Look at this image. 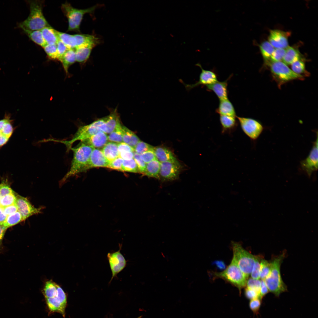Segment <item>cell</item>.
I'll list each match as a JSON object with an SVG mask.
<instances>
[{"mask_svg":"<svg viewBox=\"0 0 318 318\" xmlns=\"http://www.w3.org/2000/svg\"><path fill=\"white\" fill-rule=\"evenodd\" d=\"M42 293L50 312L59 313L64 317L67 297L62 289L52 280H49L45 283Z\"/></svg>","mask_w":318,"mask_h":318,"instance_id":"1","label":"cell"},{"mask_svg":"<svg viewBox=\"0 0 318 318\" xmlns=\"http://www.w3.org/2000/svg\"><path fill=\"white\" fill-rule=\"evenodd\" d=\"M93 148L92 146L82 142L76 147L71 148L73 155L70 167L60 181L61 183H64L71 176L90 169V159Z\"/></svg>","mask_w":318,"mask_h":318,"instance_id":"2","label":"cell"},{"mask_svg":"<svg viewBox=\"0 0 318 318\" xmlns=\"http://www.w3.org/2000/svg\"><path fill=\"white\" fill-rule=\"evenodd\" d=\"M30 13L28 17L18 24V27L24 31L41 30L50 26L42 11L43 2L39 0L28 1Z\"/></svg>","mask_w":318,"mask_h":318,"instance_id":"3","label":"cell"},{"mask_svg":"<svg viewBox=\"0 0 318 318\" xmlns=\"http://www.w3.org/2000/svg\"><path fill=\"white\" fill-rule=\"evenodd\" d=\"M283 257L282 254L270 263V272L263 280L269 291L277 297L287 290V287L282 280L280 273V266Z\"/></svg>","mask_w":318,"mask_h":318,"instance_id":"4","label":"cell"},{"mask_svg":"<svg viewBox=\"0 0 318 318\" xmlns=\"http://www.w3.org/2000/svg\"><path fill=\"white\" fill-rule=\"evenodd\" d=\"M234 259L241 270L248 278L252 271L256 256L244 249L239 243H232Z\"/></svg>","mask_w":318,"mask_h":318,"instance_id":"5","label":"cell"},{"mask_svg":"<svg viewBox=\"0 0 318 318\" xmlns=\"http://www.w3.org/2000/svg\"><path fill=\"white\" fill-rule=\"evenodd\" d=\"M103 117L98 119L91 124L79 127L72 139L69 140H60L49 139V141L59 142L65 145L68 150H70L73 144L77 140L82 142L96 133L102 131L100 128L103 122Z\"/></svg>","mask_w":318,"mask_h":318,"instance_id":"6","label":"cell"},{"mask_svg":"<svg viewBox=\"0 0 318 318\" xmlns=\"http://www.w3.org/2000/svg\"><path fill=\"white\" fill-rule=\"evenodd\" d=\"M97 6L85 9H78L72 7L66 2L62 4L61 9L67 19L68 27L67 31L79 32L80 26L84 15L93 11Z\"/></svg>","mask_w":318,"mask_h":318,"instance_id":"7","label":"cell"},{"mask_svg":"<svg viewBox=\"0 0 318 318\" xmlns=\"http://www.w3.org/2000/svg\"><path fill=\"white\" fill-rule=\"evenodd\" d=\"M215 275L231 283L239 289L246 286L248 278L233 259L226 269L221 272L215 273Z\"/></svg>","mask_w":318,"mask_h":318,"instance_id":"8","label":"cell"},{"mask_svg":"<svg viewBox=\"0 0 318 318\" xmlns=\"http://www.w3.org/2000/svg\"><path fill=\"white\" fill-rule=\"evenodd\" d=\"M274 77L280 84L294 80L302 79L303 76L297 74L281 61L273 62L269 64Z\"/></svg>","mask_w":318,"mask_h":318,"instance_id":"9","label":"cell"},{"mask_svg":"<svg viewBox=\"0 0 318 318\" xmlns=\"http://www.w3.org/2000/svg\"><path fill=\"white\" fill-rule=\"evenodd\" d=\"M236 119L243 132L253 141L256 140L264 130L262 124L256 120L237 116Z\"/></svg>","mask_w":318,"mask_h":318,"instance_id":"10","label":"cell"},{"mask_svg":"<svg viewBox=\"0 0 318 318\" xmlns=\"http://www.w3.org/2000/svg\"><path fill=\"white\" fill-rule=\"evenodd\" d=\"M181 166L177 160L160 163L159 179L164 181L177 179L181 170Z\"/></svg>","mask_w":318,"mask_h":318,"instance_id":"11","label":"cell"},{"mask_svg":"<svg viewBox=\"0 0 318 318\" xmlns=\"http://www.w3.org/2000/svg\"><path fill=\"white\" fill-rule=\"evenodd\" d=\"M122 244L119 245L118 251L108 253L107 257L112 272V277L109 282L110 283L115 278L117 277V274L121 271L126 266L127 261L120 252Z\"/></svg>","mask_w":318,"mask_h":318,"instance_id":"12","label":"cell"},{"mask_svg":"<svg viewBox=\"0 0 318 318\" xmlns=\"http://www.w3.org/2000/svg\"><path fill=\"white\" fill-rule=\"evenodd\" d=\"M318 133L317 132L316 139L313 143L311 150L308 156L300 163L302 170L310 177L313 172L318 169Z\"/></svg>","mask_w":318,"mask_h":318,"instance_id":"13","label":"cell"},{"mask_svg":"<svg viewBox=\"0 0 318 318\" xmlns=\"http://www.w3.org/2000/svg\"><path fill=\"white\" fill-rule=\"evenodd\" d=\"M196 65L199 67L201 70L198 82L193 84H189L185 83L182 80H180L188 91L199 85L206 86L212 84L218 81L217 74L214 71L204 69L199 63H197Z\"/></svg>","mask_w":318,"mask_h":318,"instance_id":"14","label":"cell"},{"mask_svg":"<svg viewBox=\"0 0 318 318\" xmlns=\"http://www.w3.org/2000/svg\"><path fill=\"white\" fill-rule=\"evenodd\" d=\"M15 203L18 211L22 216L23 221L33 215L42 212V208L34 207L26 198L20 195L16 196Z\"/></svg>","mask_w":318,"mask_h":318,"instance_id":"15","label":"cell"},{"mask_svg":"<svg viewBox=\"0 0 318 318\" xmlns=\"http://www.w3.org/2000/svg\"><path fill=\"white\" fill-rule=\"evenodd\" d=\"M289 32L277 29L270 31L268 37L269 42L276 49H286L288 46V38Z\"/></svg>","mask_w":318,"mask_h":318,"instance_id":"16","label":"cell"},{"mask_svg":"<svg viewBox=\"0 0 318 318\" xmlns=\"http://www.w3.org/2000/svg\"><path fill=\"white\" fill-rule=\"evenodd\" d=\"M12 121L9 113H5L0 120V147L5 144L12 135L14 130Z\"/></svg>","mask_w":318,"mask_h":318,"instance_id":"17","label":"cell"},{"mask_svg":"<svg viewBox=\"0 0 318 318\" xmlns=\"http://www.w3.org/2000/svg\"><path fill=\"white\" fill-rule=\"evenodd\" d=\"M232 75H230L227 79L223 81H219L206 86V90L213 92L219 100L228 98V82Z\"/></svg>","mask_w":318,"mask_h":318,"instance_id":"18","label":"cell"},{"mask_svg":"<svg viewBox=\"0 0 318 318\" xmlns=\"http://www.w3.org/2000/svg\"><path fill=\"white\" fill-rule=\"evenodd\" d=\"M103 122L101 125V130L106 134H110L120 122L119 116L116 110H113L108 116L103 117Z\"/></svg>","mask_w":318,"mask_h":318,"instance_id":"19","label":"cell"},{"mask_svg":"<svg viewBox=\"0 0 318 318\" xmlns=\"http://www.w3.org/2000/svg\"><path fill=\"white\" fill-rule=\"evenodd\" d=\"M110 162L104 155L102 150L99 149L94 148L91 153L89 161V167H107Z\"/></svg>","mask_w":318,"mask_h":318,"instance_id":"20","label":"cell"},{"mask_svg":"<svg viewBox=\"0 0 318 318\" xmlns=\"http://www.w3.org/2000/svg\"><path fill=\"white\" fill-rule=\"evenodd\" d=\"M220 122L222 134H230L236 129L238 125L236 117L220 115Z\"/></svg>","mask_w":318,"mask_h":318,"instance_id":"21","label":"cell"},{"mask_svg":"<svg viewBox=\"0 0 318 318\" xmlns=\"http://www.w3.org/2000/svg\"><path fill=\"white\" fill-rule=\"evenodd\" d=\"M108 136L105 132H99L92 135L88 139L82 142L94 148H97L103 147L108 142Z\"/></svg>","mask_w":318,"mask_h":318,"instance_id":"22","label":"cell"},{"mask_svg":"<svg viewBox=\"0 0 318 318\" xmlns=\"http://www.w3.org/2000/svg\"><path fill=\"white\" fill-rule=\"evenodd\" d=\"M216 111L220 115L237 116L235 108L228 98L219 100V105Z\"/></svg>","mask_w":318,"mask_h":318,"instance_id":"23","label":"cell"},{"mask_svg":"<svg viewBox=\"0 0 318 318\" xmlns=\"http://www.w3.org/2000/svg\"><path fill=\"white\" fill-rule=\"evenodd\" d=\"M154 151L156 159L160 163L177 160L172 152L165 147H154Z\"/></svg>","mask_w":318,"mask_h":318,"instance_id":"24","label":"cell"},{"mask_svg":"<svg viewBox=\"0 0 318 318\" xmlns=\"http://www.w3.org/2000/svg\"><path fill=\"white\" fill-rule=\"evenodd\" d=\"M77 44L76 47L88 45L96 46L99 42V39L92 35L77 34H74Z\"/></svg>","mask_w":318,"mask_h":318,"instance_id":"25","label":"cell"},{"mask_svg":"<svg viewBox=\"0 0 318 318\" xmlns=\"http://www.w3.org/2000/svg\"><path fill=\"white\" fill-rule=\"evenodd\" d=\"M105 158L110 163L118 157L117 143L112 142H107L102 150Z\"/></svg>","mask_w":318,"mask_h":318,"instance_id":"26","label":"cell"},{"mask_svg":"<svg viewBox=\"0 0 318 318\" xmlns=\"http://www.w3.org/2000/svg\"><path fill=\"white\" fill-rule=\"evenodd\" d=\"M122 140L134 150V148L140 141L136 135L125 126L122 125Z\"/></svg>","mask_w":318,"mask_h":318,"instance_id":"27","label":"cell"},{"mask_svg":"<svg viewBox=\"0 0 318 318\" xmlns=\"http://www.w3.org/2000/svg\"><path fill=\"white\" fill-rule=\"evenodd\" d=\"M301 59V54L298 50L294 47L288 46L285 49V54L282 60L287 65L291 64Z\"/></svg>","mask_w":318,"mask_h":318,"instance_id":"28","label":"cell"},{"mask_svg":"<svg viewBox=\"0 0 318 318\" xmlns=\"http://www.w3.org/2000/svg\"><path fill=\"white\" fill-rule=\"evenodd\" d=\"M41 31L47 44H56L59 40L57 31L51 26L45 27Z\"/></svg>","mask_w":318,"mask_h":318,"instance_id":"29","label":"cell"},{"mask_svg":"<svg viewBox=\"0 0 318 318\" xmlns=\"http://www.w3.org/2000/svg\"><path fill=\"white\" fill-rule=\"evenodd\" d=\"M160 163L156 159L146 164V167L144 174L148 177L159 179V172Z\"/></svg>","mask_w":318,"mask_h":318,"instance_id":"30","label":"cell"},{"mask_svg":"<svg viewBox=\"0 0 318 318\" xmlns=\"http://www.w3.org/2000/svg\"><path fill=\"white\" fill-rule=\"evenodd\" d=\"M94 47L93 45H88L76 48L75 49L76 61L80 63L86 62Z\"/></svg>","mask_w":318,"mask_h":318,"instance_id":"31","label":"cell"},{"mask_svg":"<svg viewBox=\"0 0 318 318\" xmlns=\"http://www.w3.org/2000/svg\"><path fill=\"white\" fill-rule=\"evenodd\" d=\"M66 73L69 67L76 61L75 49H69L59 60Z\"/></svg>","mask_w":318,"mask_h":318,"instance_id":"32","label":"cell"},{"mask_svg":"<svg viewBox=\"0 0 318 318\" xmlns=\"http://www.w3.org/2000/svg\"><path fill=\"white\" fill-rule=\"evenodd\" d=\"M59 40L62 42L69 49H74L77 44L74 35H71L58 31H57Z\"/></svg>","mask_w":318,"mask_h":318,"instance_id":"33","label":"cell"},{"mask_svg":"<svg viewBox=\"0 0 318 318\" xmlns=\"http://www.w3.org/2000/svg\"><path fill=\"white\" fill-rule=\"evenodd\" d=\"M259 48L262 56L266 63L268 64L275 48L267 41L262 42L259 45Z\"/></svg>","mask_w":318,"mask_h":318,"instance_id":"34","label":"cell"},{"mask_svg":"<svg viewBox=\"0 0 318 318\" xmlns=\"http://www.w3.org/2000/svg\"><path fill=\"white\" fill-rule=\"evenodd\" d=\"M24 31L33 42L38 45L43 47L47 44L41 30Z\"/></svg>","mask_w":318,"mask_h":318,"instance_id":"35","label":"cell"},{"mask_svg":"<svg viewBox=\"0 0 318 318\" xmlns=\"http://www.w3.org/2000/svg\"><path fill=\"white\" fill-rule=\"evenodd\" d=\"M122 126V125L120 122L114 130L109 134L108 136V141L117 143L123 142Z\"/></svg>","mask_w":318,"mask_h":318,"instance_id":"36","label":"cell"},{"mask_svg":"<svg viewBox=\"0 0 318 318\" xmlns=\"http://www.w3.org/2000/svg\"><path fill=\"white\" fill-rule=\"evenodd\" d=\"M23 221L20 213L17 211L14 213L7 216L3 225L7 229Z\"/></svg>","mask_w":318,"mask_h":318,"instance_id":"37","label":"cell"},{"mask_svg":"<svg viewBox=\"0 0 318 318\" xmlns=\"http://www.w3.org/2000/svg\"><path fill=\"white\" fill-rule=\"evenodd\" d=\"M122 168V171L135 173L140 172L138 165L133 158L128 160H123Z\"/></svg>","mask_w":318,"mask_h":318,"instance_id":"38","label":"cell"},{"mask_svg":"<svg viewBox=\"0 0 318 318\" xmlns=\"http://www.w3.org/2000/svg\"><path fill=\"white\" fill-rule=\"evenodd\" d=\"M291 66V69L297 74L302 76V74H308L305 69L304 62L302 59L294 62Z\"/></svg>","mask_w":318,"mask_h":318,"instance_id":"39","label":"cell"},{"mask_svg":"<svg viewBox=\"0 0 318 318\" xmlns=\"http://www.w3.org/2000/svg\"><path fill=\"white\" fill-rule=\"evenodd\" d=\"M43 48L49 59L58 60V57L56 44H47Z\"/></svg>","mask_w":318,"mask_h":318,"instance_id":"40","label":"cell"},{"mask_svg":"<svg viewBox=\"0 0 318 318\" xmlns=\"http://www.w3.org/2000/svg\"><path fill=\"white\" fill-rule=\"evenodd\" d=\"M16 195L14 192L9 193L0 198L1 206L4 207L15 203Z\"/></svg>","mask_w":318,"mask_h":318,"instance_id":"41","label":"cell"},{"mask_svg":"<svg viewBox=\"0 0 318 318\" xmlns=\"http://www.w3.org/2000/svg\"><path fill=\"white\" fill-rule=\"evenodd\" d=\"M270 269V263L265 259H261L260 262V278L264 280L269 275Z\"/></svg>","mask_w":318,"mask_h":318,"instance_id":"42","label":"cell"},{"mask_svg":"<svg viewBox=\"0 0 318 318\" xmlns=\"http://www.w3.org/2000/svg\"><path fill=\"white\" fill-rule=\"evenodd\" d=\"M154 147L142 141H140L134 148L135 152L140 155L145 152L154 150Z\"/></svg>","mask_w":318,"mask_h":318,"instance_id":"43","label":"cell"},{"mask_svg":"<svg viewBox=\"0 0 318 318\" xmlns=\"http://www.w3.org/2000/svg\"><path fill=\"white\" fill-rule=\"evenodd\" d=\"M285 49L275 48L267 64L273 62L282 60L285 54Z\"/></svg>","mask_w":318,"mask_h":318,"instance_id":"44","label":"cell"},{"mask_svg":"<svg viewBox=\"0 0 318 318\" xmlns=\"http://www.w3.org/2000/svg\"><path fill=\"white\" fill-rule=\"evenodd\" d=\"M260 260L259 256H256L255 262L250 274L252 279H260Z\"/></svg>","mask_w":318,"mask_h":318,"instance_id":"45","label":"cell"},{"mask_svg":"<svg viewBox=\"0 0 318 318\" xmlns=\"http://www.w3.org/2000/svg\"><path fill=\"white\" fill-rule=\"evenodd\" d=\"M261 285V280L253 279L251 278L247 279L246 284L247 287L255 290L259 293Z\"/></svg>","mask_w":318,"mask_h":318,"instance_id":"46","label":"cell"},{"mask_svg":"<svg viewBox=\"0 0 318 318\" xmlns=\"http://www.w3.org/2000/svg\"><path fill=\"white\" fill-rule=\"evenodd\" d=\"M140 158L145 163H147L156 159L154 150H150L140 155Z\"/></svg>","mask_w":318,"mask_h":318,"instance_id":"47","label":"cell"},{"mask_svg":"<svg viewBox=\"0 0 318 318\" xmlns=\"http://www.w3.org/2000/svg\"><path fill=\"white\" fill-rule=\"evenodd\" d=\"M123 160L120 157H118L110 162L108 168L122 171V165Z\"/></svg>","mask_w":318,"mask_h":318,"instance_id":"48","label":"cell"},{"mask_svg":"<svg viewBox=\"0 0 318 318\" xmlns=\"http://www.w3.org/2000/svg\"><path fill=\"white\" fill-rule=\"evenodd\" d=\"M133 159L138 165L140 172L143 174L146 169V163L140 158V155L135 152L134 153Z\"/></svg>","mask_w":318,"mask_h":318,"instance_id":"49","label":"cell"},{"mask_svg":"<svg viewBox=\"0 0 318 318\" xmlns=\"http://www.w3.org/2000/svg\"><path fill=\"white\" fill-rule=\"evenodd\" d=\"M261 305V299L259 298L251 300L249 303L250 309L254 313L258 312Z\"/></svg>","mask_w":318,"mask_h":318,"instance_id":"50","label":"cell"},{"mask_svg":"<svg viewBox=\"0 0 318 318\" xmlns=\"http://www.w3.org/2000/svg\"><path fill=\"white\" fill-rule=\"evenodd\" d=\"M58 54V60L62 57L69 49L61 41L59 40L56 44Z\"/></svg>","mask_w":318,"mask_h":318,"instance_id":"51","label":"cell"},{"mask_svg":"<svg viewBox=\"0 0 318 318\" xmlns=\"http://www.w3.org/2000/svg\"><path fill=\"white\" fill-rule=\"evenodd\" d=\"M14 192L7 184L2 182L0 183V198Z\"/></svg>","mask_w":318,"mask_h":318,"instance_id":"52","label":"cell"},{"mask_svg":"<svg viewBox=\"0 0 318 318\" xmlns=\"http://www.w3.org/2000/svg\"><path fill=\"white\" fill-rule=\"evenodd\" d=\"M245 294L246 297L251 300L258 298L260 299L259 293V292L247 287L245 289Z\"/></svg>","mask_w":318,"mask_h":318,"instance_id":"53","label":"cell"},{"mask_svg":"<svg viewBox=\"0 0 318 318\" xmlns=\"http://www.w3.org/2000/svg\"><path fill=\"white\" fill-rule=\"evenodd\" d=\"M117 147L118 153L126 151L135 152L133 148L123 142L117 143Z\"/></svg>","mask_w":318,"mask_h":318,"instance_id":"54","label":"cell"},{"mask_svg":"<svg viewBox=\"0 0 318 318\" xmlns=\"http://www.w3.org/2000/svg\"><path fill=\"white\" fill-rule=\"evenodd\" d=\"M5 214L7 216L18 211L16 203L3 207Z\"/></svg>","mask_w":318,"mask_h":318,"instance_id":"55","label":"cell"},{"mask_svg":"<svg viewBox=\"0 0 318 318\" xmlns=\"http://www.w3.org/2000/svg\"><path fill=\"white\" fill-rule=\"evenodd\" d=\"M135 152L126 151L119 153V157L125 160H128L133 158Z\"/></svg>","mask_w":318,"mask_h":318,"instance_id":"56","label":"cell"},{"mask_svg":"<svg viewBox=\"0 0 318 318\" xmlns=\"http://www.w3.org/2000/svg\"><path fill=\"white\" fill-rule=\"evenodd\" d=\"M261 285L259 294L260 299H261L269 291L264 281L263 280H261Z\"/></svg>","mask_w":318,"mask_h":318,"instance_id":"57","label":"cell"},{"mask_svg":"<svg viewBox=\"0 0 318 318\" xmlns=\"http://www.w3.org/2000/svg\"><path fill=\"white\" fill-rule=\"evenodd\" d=\"M7 228L3 224H0V252L3 248V241Z\"/></svg>","mask_w":318,"mask_h":318,"instance_id":"58","label":"cell"},{"mask_svg":"<svg viewBox=\"0 0 318 318\" xmlns=\"http://www.w3.org/2000/svg\"><path fill=\"white\" fill-rule=\"evenodd\" d=\"M7 216L5 214L3 207L0 206V224H3L5 221Z\"/></svg>","mask_w":318,"mask_h":318,"instance_id":"59","label":"cell"},{"mask_svg":"<svg viewBox=\"0 0 318 318\" xmlns=\"http://www.w3.org/2000/svg\"><path fill=\"white\" fill-rule=\"evenodd\" d=\"M216 264L219 269H224L225 267L224 264L222 261H217L216 262Z\"/></svg>","mask_w":318,"mask_h":318,"instance_id":"60","label":"cell"},{"mask_svg":"<svg viewBox=\"0 0 318 318\" xmlns=\"http://www.w3.org/2000/svg\"><path fill=\"white\" fill-rule=\"evenodd\" d=\"M141 317H139V318H141Z\"/></svg>","mask_w":318,"mask_h":318,"instance_id":"61","label":"cell"},{"mask_svg":"<svg viewBox=\"0 0 318 318\" xmlns=\"http://www.w3.org/2000/svg\"><path fill=\"white\" fill-rule=\"evenodd\" d=\"M0 206H1V205H0Z\"/></svg>","mask_w":318,"mask_h":318,"instance_id":"62","label":"cell"}]
</instances>
